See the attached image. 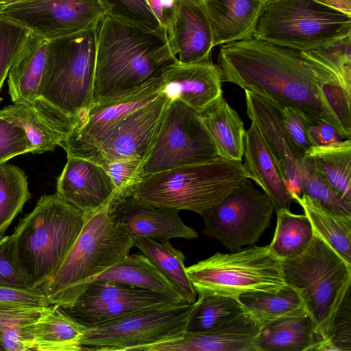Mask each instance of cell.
Returning a JSON list of instances; mask_svg holds the SVG:
<instances>
[{
  "label": "cell",
  "mask_w": 351,
  "mask_h": 351,
  "mask_svg": "<svg viewBox=\"0 0 351 351\" xmlns=\"http://www.w3.org/2000/svg\"><path fill=\"white\" fill-rule=\"evenodd\" d=\"M217 64L222 82L295 108L315 121L332 125L348 139L301 51L252 37L221 45Z\"/></svg>",
  "instance_id": "obj_1"
},
{
  "label": "cell",
  "mask_w": 351,
  "mask_h": 351,
  "mask_svg": "<svg viewBox=\"0 0 351 351\" xmlns=\"http://www.w3.org/2000/svg\"><path fill=\"white\" fill-rule=\"evenodd\" d=\"M177 60L167 34L105 14L98 24L92 105L145 86Z\"/></svg>",
  "instance_id": "obj_2"
},
{
  "label": "cell",
  "mask_w": 351,
  "mask_h": 351,
  "mask_svg": "<svg viewBox=\"0 0 351 351\" xmlns=\"http://www.w3.org/2000/svg\"><path fill=\"white\" fill-rule=\"evenodd\" d=\"M111 201L85 215L82 230L69 254L40 287L50 305L71 306L101 274L129 255L134 238L114 215Z\"/></svg>",
  "instance_id": "obj_3"
},
{
  "label": "cell",
  "mask_w": 351,
  "mask_h": 351,
  "mask_svg": "<svg viewBox=\"0 0 351 351\" xmlns=\"http://www.w3.org/2000/svg\"><path fill=\"white\" fill-rule=\"evenodd\" d=\"M97 31L98 25L49 40L45 77L35 104L71 129L92 105Z\"/></svg>",
  "instance_id": "obj_4"
},
{
  "label": "cell",
  "mask_w": 351,
  "mask_h": 351,
  "mask_svg": "<svg viewBox=\"0 0 351 351\" xmlns=\"http://www.w3.org/2000/svg\"><path fill=\"white\" fill-rule=\"evenodd\" d=\"M248 179L250 176L241 162L218 156L145 176L129 196L143 204L201 215Z\"/></svg>",
  "instance_id": "obj_5"
},
{
  "label": "cell",
  "mask_w": 351,
  "mask_h": 351,
  "mask_svg": "<svg viewBox=\"0 0 351 351\" xmlns=\"http://www.w3.org/2000/svg\"><path fill=\"white\" fill-rule=\"evenodd\" d=\"M84 213L56 193L41 196L15 228L19 262L36 287L58 269L80 235Z\"/></svg>",
  "instance_id": "obj_6"
},
{
  "label": "cell",
  "mask_w": 351,
  "mask_h": 351,
  "mask_svg": "<svg viewBox=\"0 0 351 351\" xmlns=\"http://www.w3.org/2000/svg\"><path fill=\"white\" fill-rule=\"evenodd\" d=\"M282 267L287 285L300 294L314 322L318 345L326 339L333 317L350 289L351 264L314 233L306 250L282 261Z\"/></svg>",
  "instance_id": "obj_7"
},
{
  "label": "cell",
  "mask_w": 351,
  "mask_h": 351,
  "mask_svg": "<svg viewBox=\"0 0 351 351\" xmlns=\"http://www.w3.org/2000/svg\"><path fill=\"white\" fill-rule=\"evenodd\" d=\"M351 36V16L314 0H267L253 37L299 51Z\"/></svg>",
  "instance_id": "obj_8"
},
{
  "label": "cell",
  "mask_w": 351,
  "mask_h": 351,
  "mask_svg": "<svg viewBox=\"0 0 351 351\" xmlns=\"http://www.w3.org/2000/svg\"><path fill=\"white\" fill-rule=\"evenodd\" d=\"M197 293L217 294L237 298L243 293H276L287 286L282 261L269 245H251L232 252H217L186 267Z\"/></svg>",
  "instance_id": "obj_9"
},
{
  "label": "cell",
  "mask_w": 351,
  "mask_h": 351,
  "mask_svg": "<svg viewBox=\"0 0 351 351\" xmlns=\"http://www.w3.org/2000/svg\"><path fill=\"white\" fill-rule=\"evenodd\" d=\"M218 156L199 113L179 100H171L141 165L140 177L206 162Z\"/></svg>",
  "instance_id": "obj_10"
},
{
  "label": "cell",
  "mask_w": 351,
  "mask_h": 351,
  "mask_svg": "<svg viewBox=\"0 0 351 351\" xmlns=\"http://www.w3.org/2000/svg\"><path fill=\"white\" fill-rule=\"evenodd\" d=\"M195 303H180L139 312L110 324L86 328L82 350H143L181 336Z\"/></svg>",
  "instance_id": "obj_11"
},
{
  "label": "cell",
  "mask_w": 351,
  "mask_h": 351,
  "mask_svg": "<svg viewBox=\"0 0 351 351\" xmlns=\"http://www.w3.org/2000/svg\"><path fill=\"white\" fill-rule=\"evenodd\" d=\"M274 210L266 193L248 179L201 214L203 233L232 252L254 245L269 226Z\"/></svg>",
  "instance_id": "obj_12"
},
{
  "label": "cell",
  "mask_w": 351,
  "mask_h": 351,
  "mask_svg": "<svg viewBox=\"0 0 351 351\" xmlns=\"http://www.w3.org/2000/svg\"><path fill=\"white\" fill-rule=\"evenodd\" d=\"M186 303L167 295L123 283L95 280L69 307H61L86 328L104 326L139 312Z\"/></svg>",
  "instance_id": "obj_13"
},
{
  "label": "cell",
  "mask_w": 351,
  "mask_h": 351,
  "mask_svg": "<svg viewBox=\"0 0 351 351\" xmlns=\"http://www.w3.org/2000/svg\"><path fill=\"white\" fill-rule=\"evenodd\" d=\"M0 14L51 40L97 26L105 12L98 0H20Z\"/></svg>",
  "instance_id": "obj_14"
},
{
  "label": "cell",
  "mask_w": 351,
  "mask_h": 351,
  "mask_svg": "<svg viewBox=\"0 0 351 351\" xmlns=\"http://www.w3.org/2000/svg\"><path fill=\"white\" fill-rule=\"evenodd\" d=\"M161 93L160 77L128 95L91 105L62 145L67 156L89 159L106 136L128 114Z\"/></svg>",
  "instance_id": "obj_15"
},
{
  "label": "cell",
  "mask_w": 351,
  "mask_h": 351,
  "mask_svg": "<svg viewBox=\"0 0 351 351\" xmlns=\"http://www.w3.org/2000/svg\"><path fill=\"white\" fill-rule=\"evenodd\" d=\"M171 99L163 93L136 109L104 138L89 160L100 165L130 159L144 160Z\"/></svg>",
  "instance_id": "obj_16"
},
{
  "label": "cell",
  "mask_w": 351,
  "mask_h": 351,
  "mask_svg": "<svg viewBox=\"0 0 351 351\" xmlns=\"http://www.w3.org/2000/svg\"><path fill=\"white\" fill-rule=\"evenodd\" d=\"M245 93L248 117L256 125L291 195H301L304 154L287 134L278 107L263 95Z\"/></svg>",
  "instance_id": "obj_17"
},
{
  "label": "cell",
  "mask_w": 351,
  "mask_h": 351,
  "mask_svg": "<svg viewBox=\"0 0 351 351\" xmlns=\"http://www.w3.org/2000/svg\"><path fill=\"white\" fill-rule=\"evenodd\" d=\"M56 193L88 215L107 205L117 189L105 169L89 160L67 156L56 184Z\"/></svg>",
  "instance_id": "obj_18"
},
{
  "label": "cell",
  "mask_w": 351,
  "mask_h": 351,
  "mask_svg": "<svg viewBox=\"0 0 351 351\" xmlns=\"http://www.w3.org/2000/svg\"><path fill=\"white\" fill-rule=\"evenodd\" d=\"M161 92L171 100H179L197 113L222 94L221 72L210 60L182 64L178 60L160 75Z\"/></svg>",
  "instance_id": "obj_19"
},
{
  "label": "cell",
  "mask_w": 351,
  "mask_h": 351,
  "mask_svg": "<svg viewBox=\"0 0 351 351\" xmlns=\"http://www.w3.org/2000/svg\"><path fill=\"white\" fill-rule=\"evenodd\" d=\"M261 325L245 312L221 327L206 332L185 331L168 341L145 347L144 351H256Z\"/></svg>",
  "instance_id": "obj_20"
},
{
  "label": "cell",
  "mask_w": 351,
  "mask_h": 351,
  "mask_svg": "<svg viewBox=\"0 0 351 351\" xmlns=\"http://www.w3.org/2000/svg\"><path fill=\"white\" fill-rule=\"evenodd\" d=\"M167 35L179 62L192 64L210 60L214 47L213 35L202 1L177 0Z\"/></svg>",
  "instance_id": "obj_21"
},
{
  "label": "cell",
  "mask_w": 351,
  "mask_h": 351,
  "mask_svg": "<svg viewBox=\"0 0 351 351\" xmlns=\"http://www.w3.org/2000/svg\"><path fill=\"white\" fill-rule=\"evenodd\" d=\"M111 205L117 219L134 238L144 237L165 242L171 238L198 237L193 228L183 223L177 210L143 204L130 196L114 197Z\"/></svg>",
  "instance_id": "obj_22"
},
{
  "label": "cell",
  "mask_w": 351,
  "mask_h": 351,
  "mask_svg": "<svg viewBox=\"0 0 351 351\" xmlns=\"http://www.w3.org/2000/svg\"><path fill=\"white\" fill-rule=\"evenodd\" d=\"M263 0H202L213 47L253 37Z\"/></svg>",
  "instance_id": "obj_23"
},
{
  "label": "cell",
  "mask_w": 351,
  "mask_h": 351,
  "mask_svg": "<svg viewBox=\"0 0 351 351\" xmlns=\"http://www.w3.org/2000/svg\"><path fill=\"white\" fill-rule=\"evenodd\" d=\"M245 169L270 199L274 210H290L293 201L275 160L261 135L256 125L252 122L245 131L244 154Z\"/></svg>",
  "instance_id": "obj_24"
},
{
  "label": "cell",
  "mask_w": 351,
  "mask_h": 351,
  "mask_svg": "<svg viewBox=\"0 0 351 351\" xmlns=\"http://www.w3.org/2000/svg\"><path fill=\"white\" fill-rule=\"evenodd\" d=\"M49 40L32 32L16 57L8 75L12 103H35L45 77Z\"/></svg>",
  "instance_id": "obj_25"
},
{
  "label": "cell",
  "mask_w": 351,
  "mask_h": 351,
  "mask_svg": "<svg viewBox=\"0 0 351 351\" xmlns=\"http://www.w3.org/2000/svg\"><path fill=\"white\" fill-rule=\"evenodd\" d=\"M0 112L23 128L32 154L53 152L61 147L72 130L35 103H13Z\"/></svg>",
  "instance_id": "obj_26"
},
{
  "label": "cell",
  "mask_w": 351,
  "mask_h": 351,
  "mask_svg": "<svg viewBox=\"0 0 351 351\" xmlns=\"http://www.w3.org/2000/svg\"><path fill=\"white\" fill-rule=\"evenodd\" d=\"M199 114L215 144L218 156L241 162L246 130L239 114L228 104L223 94Z\"/></svg>",
  "instance_id": "obj_27"
},
{
  "label": "cell",
  "mask_w": 351,
  "mask_h": 351,
  "mask_svg": "<svg viewBox=\"0 0 351 351\" xmlns=\"http://www.w3.org/2000/svg\"><path fill=\"white\" fill-rule=\"evenodd\" d=\"M301 53L315 71L325 95L351 93V36Z\"/></svg>",
  "instance_id": "obj_28"
},
{
  "label": "cell",
  "mask_w": 351,
  "mask_h": 351,
  "mask_svg": "<svg viewBox=\"0 0 351 351\" xmlns=\"http://www.w3.org/2000/svg\"><path fill=\"white\" fill-rule=\"evenodd\" d=\"M86 329L59 305H49L34 324L32 351L82 350L80 343Z\"/></svg>",
  "instance_id": "obj_29"
},
{
  "label": "cell",
  "mask_w": 351,
  "mask_h": 351,
  "mask_svg": "<svg viewBox=\"0 0 351 351\" xmlns=\"http://www.w3.org/2000/svg\"><path fill=\"white\" fill-rule=\"evenodd\" d=\"M319 339L308 314L286 317L261 326L256 351H313Z\"/></svg>",
  "instance_id": "obj_30"
},
{
  "label": "cell",
  "mask_w": 351,
  "mask_h": 351,
  "mask_svg": "<svg viewBox=\"0 0 351 351\" xmlns=\"http://www.w3.org/2000/svg\"><path fill=\"white\" fill-rule=\"evenodd\" d=\"M95 280L123 283L163 293L186 302L167 278L143 254H129L101 274Z\"/></svg>",
  "instance_id": "obj_31"
},
{
  "label": "cell",
  "mask_w": 351,
  "mask_h": 351,
  "mask_svg": "<svg viewBox=\"0 0 351 351\" xmlns=\"http://www.w3.org/2000/svg\"><path fill=\"white\" fill-rule=\"evenodd\" d=\"M304 156L343 199L351 203L350 138L326 145L312 146Z\"/></svg>",
  "instance_id": "obj_32"
},
{
  "label": "cell",
  "mask_w": 351,
  "mask_h": 351,
  "mask_svg": "<svg viewBox=\"0 0 351 351\" xmlns=\"http://www.w3.org/2000/svg\"><path fill=\"white\" fill-rule=\"evenodd\" d=\"M137 247L171 282L183 300L189 304L197 300V293L186 272L185 256L169 241L160 242L147 237H134Z\"/></svg>",
  "instance_id": "obj_33"
},
{
  "label": "cell",
  "mask_w": 351,
  "mask_h": 351,
  "mask_svg": "<svg viewBox=\"0 0 351 351\" xmlns=\"http://www.w3.org/2000/svg\"><path fill=\"white\" fill-rule=\"evenodd\" d=\"M292 197L303 208L314 233L351 264V217L335 214L304 194H292Z\"/></svg>",
  "instance_id": "obj_34"
},
{
  "label": "cell",
  "mask_w": 351,
  "mask_h": 351,
  "mask_svg": "<svg viewBox=\"0 0 351 351\" xmlns=\"http://www.w3.org/2000/svg\"><path fill=\"white\" fill-rule=\"evenodd\" d=\"M237 299L261 326L283 317L308 314L300 294L289 285L276 293L248 292Z\"/></svg>",
  "instance_id": "obj_35"
},
{
  "label": "cell",
  "mask_w": 351,
  "mask_h": 351,
  "mask_svg": "<svg viewBox=\"0 0 351 351\" xmlns=\"http://www.w3.org/2000/svg\"><path fill=\"white\" fill-rule=\"evenodd\" d=\"M276 214V226L269 247L281 261L293 258L304 251L311 241L314 234L312 225L305 214H293L286 209Z\"/></svg>",
  "instance_id": "obj_36"
},
{
  "label": "cell",
  "mask_w": 351,
  "mask_h": 351,
  "mask_svg": "<svg viewBox=\"0 0 351 351\" xmlns=\"http://www.w3.org/2000/svg\"><path fill=\"white\" fill-rule=\"evenodd\" d=\"M197 295L186 326L187 332H210L247 312L237 298L217 294Z\"/></svg>",
  "instance_id": "obj_37"
},
{
  "label": "cell",
  "mask_w": 351,
  "mask_h": 351,
  "mask_svg": "<svg viewBox=\"0 0 351 351\" xmlns=\"http://www.w3.org/2000/svg\"><path fill=\"white\" fill-rule=\"evenodd\" d=\"M31 197L24 171L9 163L0 165V238Z\"/></svg>",
  "instance_id": "obj_38"
},
{
  "label": "cell",
  "mask_w": 351,
  "mask_h": 351,
  "mask_svg": "<svg viewBox=\"0 0 351 351\" xmlns=\"http://www.w3.org/2000/svg\"><path fill=\"white\" fill-rule=\"evenodd\" d=\"M45 308H0V343L5 350L32 351L34 326Z\"/></svg>",
  "instance_id": "obj_39"
},
{
  "label": "cell",
  "mask_w": 351,
  "mask_h": 351,
  "mask_svg": "<svg viewBox=\"0 0 351 351\" xmlns=\"http://www.w3.org/2000/svg\"><path fill=\"white\" fill-rule=\"evenodd\" d=\"M302 194H304L328 210L351 217V203L343 199L316 171L304 156L301 173Z\"/></svg>",
  "instance_id": "obj_40"
},
{
  "label": "cell",
  "mask_w": 351,
  "mask_h": 351,
  "mask_svg": "<svg viewBox=\"0 0 351 351\" xmlns=\"http://www.w3.org/2000/svg\"><path fill=\"white\" fill-rule=\"evenodd\" d=\"M107 14L116 19L167 34L146 0H98Z\"/></svg>",
  "instance_id": "obj_41"
},
{
  "label": "cell",
  "mask_w": 351,
  "mask_h": 351,
  "mask_svg": "<svg viewBox=\"0 0 351 351\" xmlns=\"http://www.w3.org/2000/svg\"><path fill=\"white\" fill-rule=\"evenodd\" d=\"M30 33L25 27L0 14V90Z\"/></svg>",
  "instance_id": "obj_42"
},
{
  "label": "cell",
  "mask_w": 351,
  "mask_h": 351,
  "mask_svg": "<svg viewBox=\"0 0 351 351\" xmlns=\"http://www.w3.org/2000/svg\"><path fill=\"white\" fill-rule=\"evenodd\" d=\"M0 287L22 289L38 288L19 262L14 234L0 238Z\"/></svg>",
  "instance_id": "obj_43"
},
{
  "label": "cell",
  "mask_w": 351,
  "mask_h": 351,
  "mask_svg": "<svg viewBox=\"0 0 351 351\" xmlns=\"http://www.w3.org/2000/svg\"><path fill=\"white\" fill-rule=\"evenodd\" d=\"M350 306V289L333 317L326 339L317 345L313 351L351 350Z\"/></svg>",
  "instance_id": "obj_44"
},
{
  "label": "cell",
  "mask_w": 351,
  "mask_h": 351,
  "mask_svg": "<svg viewBox=\"0 0 351 351\" xmlns=\"http://www.w3.org/2000/svg\"><path fill=\"white\" fill-rule=\"evenodd\" d=\"M26 153H30V145L25 130L0 112V165Z\"/></svg>",
  "instance_id": "obj_45"
},
{
  "label": "cell",
  "mask_w": 351,
  "mask_h": 351,
  "mask_svg": "<svg viewBox=\"0 0 351 351\" xmlns=\"http://www.w3.org/2000/svg\"><path fill=\"white\" fill-rule=\"evenodd\" d=\"M276 106L278 107L280 119L287 134L304 154L312 147L308 138V128L315 121L295 108L278 104Z\"/></svg>",
  "instance_id": "obj_46"
},
{
  "label": "cell",
  "mask_w": 351,
  "mask_h": 351,
  "mask_svg": "<svg viewBox=\"0 0 351 351\" xmlns=\"http://www.w3.org/2000/svg\"><path fill=\"white\" fill-rule=\"evenodd\" d=\"M142 163L141 160L130 159L102 165L117 189L114 197L130 195L133 188L142 180L140 177Z\"/></svg>",
  "instance_id": "obj_47"
},
{
  "label": "cell",
  "mask_w": 351,
  "mask_h": 351,
  "mask_svg": "<svg viewBox=\"0 0 351 351\" xmlns=\"http://www.w3.org/2000/svg\"><path fill=\"white\" fill-rule=\"evenodd\" d=\"M49 305L40 287L22 289L0 287V308H43Z\"/></svg>",
  "instance_id": "obj_48"
},
{
  "label": "cell",
  "mask_w": 351,
  "mask_h": 351,
  "mask_svg": "<svg viewBox=\"0 0 351 351\" xmlns=\"http://www.w3.org/2000/svg\"><path fill=\"white\" fill-rule=\"evenodd\" d=\"M308 138L312 146L330 145L344 139L335 128L324 121H314L310 125Z\"/></svg>",
  "instance_id": "obj_49"
},
{
  "label": "cell",
  "mask_w": 351,
  "mask_h": 351,
  "mask_svg": "<svg viewBox=\"0 0 351 351\" xmlns=\"http://www.w3.org/2000/svg\"><path fill=\"white\" fill-rule=\"evenodd\" d=\"M153 14L167 30L171 23L177 0H146Z\"/></svg>",
  "instance_id": "obj_50"
},
{
  "label": "cell",
  "mask_w": 351,
  "mask_h": 351,
  "mask_svg": "<svg viewBox=\"0 0 351 351\" xmlns=\"http://www.w3.org/2000/svg\"><path fill=\"white\" fill-rule=\"evenodd\" d=\"M351 16V0H314Z\"/></svg>",
  "instance_id": "obj_51"
},
{
  "label": "cell",
  "mask_w": 351,
  "mask_h": 351,
  "mask_svg": "<svg viewBox=\"0 0 351 351\" xmlns=\"http://www.w3.org/2000/svg\"><path fill=\"white\" fill-rule=\"evenodd\" d=\"M18 1H20V0H0V1L6 3L8 4H10V3Z\"/></svg>",
  "instance_id": "obj_52"
},
{
  "label": "cell",
  "mask_w": 351,
  "mask_h": 351,
  "mask_svg": "<svg viewBox=\"0 0 351 351\" xmlns=\"http://www.w3.org/2000/svg\"><path fill=\"white\" fill-rule=\"evenodd\" d=\"M8 5V3H4V2H1L0 1V13L2 11V10L7 5Z\"/></svg>",
  "instance_id": "obj_53"
},
{
  "label": "cell",
  "mask_w": 351,
  "mask_h": 351,
  "mask_svg": "<svg viewBox=\"0 0 351 351\" xmlns=\"http://www.w3.org/2000/svg\"><path fill=\"white\" fill-rule=\"evenodd\" d=\"M0 350H5L4 348L1 346V344L0 343Z\"/></svg>",
  "instance_id": "obj_54"
},
{
  "label": "cell",
  "mask_w": 351,
  "mask_h": 351,
  "mask_svg": "<svg viewBox=\"0 0 351 351\" xmlns=\"http://www.w3.org/2000/svg\"><path fill=\"white\" fill-rule=\"evenodd\" d=\"M263 1H266L267 0H263Z\"/></svg>",
  "instance_id": "obj_55"
},
{
  "label": "cell",
  "mask_w": 351,
  "mask_h": 351,
  "mask_svg": "<svg viewBox=\"0 0 351 351\" xmlns=\"http://www.w3.org/2000/svg\"><path fill=\"white\" fill-rule=\"evenodd\" d=\"M197 1H202V0H197Z\"/></svg>",
  "instance_id": "obj_56"
}]
</instances>
